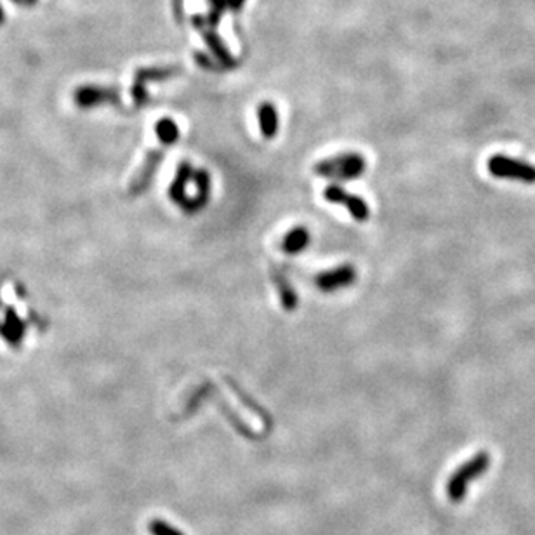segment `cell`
Returning a JSON list of instances; mask_svg holds the SVG:
<instances>
[{"instance_id":"277c9868","label":"cell","mask_w":535,"mask_h":535,"mask_svg":"<svg viewBox=\"0 0 535 535\" xmlns=\"http://www.w3.org/2000/svg\"><path fill=\"white\" fill-rule=\"evenodd\" d=\"M486 169H489L490 176L497 177V179H507V181H520V183L532 184L535 183V166L528 164L525 160L513 159L507 155H497L490 157L486 162Z\"/></svg>"},{"instance_id":"5b68a950","label":"cell","mask_w":535,"mask_h":535,"mask_svg":"<svg viewBox=\"0 0 535 535\" xmlns=\"http://www.w3.org/2000/svg\"><path fill=\"white\" fill-rule=\"evenodd\" d=\"M325 200L331 202V204H341L348 209V212L351 214V218L358 222L369 221L370 218V209L367 205V202L363 198H360L358 195H351L341 188L339 184H328L324 191Z\"/></svg>"},{"instance_id":"7a4b0ae2","label":"cell","mask_w":535,"mask_h":535,"mask_svg":"<svg viewBox=\"0 0 535 535\" xmlns=\"http://www.w3.org/2000/svg\"><path fill=\"white\" fill-rule=\"evenodd\" d=\"M365 169L367 160L360 153H341L318 162L313 170L317 176L348 181L362 176Z\"/></svg>"},{"instance_id":"ba28073f","label":"cell","mask_w":535,"mask_h":535,"mask_svg":"<svg viewBox=\"0 0 535 535\" xmlns=\"http://www.w3.org/2000/svg\"><path fill=\"white\" fill-rule=\"evenodd\" d=\"M193 181L195 184H197V195H195L193 198H188L183 207H181L186 214H197V212H200L202 209L207 205L209 197H211V176H209L207 170H193Z\"/></svg>"},{"instance_id":"8992f818","label":"cell","mask_w":535,"mask_h":535,"mask_svg":"<svg viewBox=\"0 0 535 535\" xmlns=\"http://www.w3.org/2000/svg\"><path fill=\"white\" fill-rule=\"evenodd\" d=\"M166 148H169V146L162 145L160 148H153L152 152H148V155L145 157V160H143V164H141V167L138 169V173L134 174V177L130 179L129 193L132 195V197L143 193V191H145L146 188L150 186V183H152L157 169H159V166L162 164L164 155H166Z\"/></svg>"},{"instance_id":"9a60e30c","label":"cell","mask_w":535,"mask_h":535,"mask_svg":"<svg viewBox=\"0 0 535 535\" xmlns=\"http://www.w3.org/2000/svg\"><path fill=\"white\" fill-rule=\"evenodd\" d=\"M311 235L308 231V228L304 226H296L294 229H290L286 236H283L282 249L283 252L290 254V256H296V254L303 252L308 245H310Z\"/></svg>"},{"instance_id":"e0dca14e","label":"cell","mask_w":535,"mask_h":535,"mask_svg":"<svg viewBox=\"0 0 535 535\" xmlns=\"http://www.w3.org/2000/svg\"><path fill=\"white\" fill-rule=\"evenodd\" d=\"M204 37L205 40H207V44L211 46L212 53L216 54V58H218L219 61H222V63L226 64V67H235V60H233L231 56H229V53L226 51V47L222 46V42L219 40V37L216 35V33L212 32H204Z\"/></svg>"},{"instance_id":"7402d4cb","label":"cell","mask_w":535,"mask_h":535,"mask_svg":"<svg viewBox=\"0 0 535 535\" xmlns=\"http://www.w3.org/2000/svg\"><path fill=\"white\" fill-rule=\"evenodd\" d=\"M4 11H2V8H0V25H2V23H4Z\"/></svg>"},{"instance_id":"2e32d148","label":"cell","mask_w":535,"mask_h":535,"mask_svg":"<svg viewBox=\"0 0 535 535\" xmlns=\"http://www.w3.org/2000/svg\"><path fill=\"white\" fill-rule=\"evenodd\" d=\"M155 132H157V138H159V141L166 146H173L174 143L177 141V138H179V129H177V123L170 119L159 120L155 125Z\"/></svg>"},{"instance_id":"44dd1931","label":"cell","mask_w":535,"mask_h":535,"mask_svg":"<svg viewBox=\"0 0 535 535\" xmlns=\"http://www.w3.org/2000/svg\"><path fill=\"white\" fill-rule=\"evenodd\" d=\"M243 0H228V8H231L233 11H238L242 8Z\"/></svg>"},{"instance_id":"603a6c76","label":"cell","mask_w":535,"mask_h":535,"mask_svg":"<svg viewBox=\"0 0 535 535\" xmlns=\"http://www.w3.org/2000/svg\"><path fill=\"white\" fill-rule=\"evenodd\" d=\"M26 2H35V0H26Z\"/></svg>"},{"instance_id":"30bf717a","label":"cell","mask_w":535,"mask_h":535,"mask_svg":"<svg viewBox=\"0 0 535 535\" xmlns=\"http://www.w3.org/2000/svg\"><path fill=\"white\" fill-rule=\"evenodd\" d=\"M272 280L273 286H275L277 292H279L280 303H282L283 310L292 313V311L297 310V304H299V297H297L296 289L290 286L289 279L283 275V272H280L279 268H272Z\"/></svg>"},{"instance_id":"3957f363","label":"cell","mask_w":535,"mask_h":535,"mask_svg":"<svg viewBox=\"0 0 535 535\" xmlns=\"http://www.w3.org/2000/svg\"><path fill=\"white\" fill-rule=\"evenodd\" d=\"M490 466V455L486 452H480V454L473 455L468 462L461 466L457 471L452 475V478L447 483V493L450 497V500L459 502L466 497L468 492V485L473 480L480 478L483 473L489 469Z\"/></svg>"},{"instance_id":"8fae6325","label":"cell","mask_w":535,"mask_h":535,"mask_svg":"<svg viewBox=\"0 0 535 535\" xmlns=\"http://www.w3.org/2000/svg\"><path fill=\"white\" fill-rule=\"evenodd\" d=\"M75 99L84 108H91L103 103H119V92L108 87H82L75 94Z\"/></svg>"},{"instance_id":"5bb4252c","label":"cell","mask_w":535,"mask_h":535,"mask_svg":"<svg viewBox=\"0 0 535 535\" xmlns=\"http://www.w3.org/2000/svg\"><path fill=\"white\" fill-rule=\"evenodd\" d=\"M257 119H259L261 134L264 139L275 138L277 130H279V113H277L275 106L272 103H263L257 109Z\"/></svg>"},{"instance_id":"ffe728a7","label":"cell","mask_w":535,"mask_h":535,"mask_svg":"<svg viewBox=\"0 0 535 535\" xmlns=\"http://www.w3.org/2000/svg\"><path fill=\"white\" fill-rule=\"evenodd\" d=\"M212 9H218V11H222V9L228 8V0H211Z\"/></svg>"},{"instance_id":"6da1fadb","label":"cell","mask_w":535,"mask_h":535,"mask_svg":"<svg viewBox=\"0 0 535 535\" xmlns=\"http://www.w3.org/2000/svg\"><path fill=\"white\" fill-rule=\"evenodd\" d=\"M204 400H211L212 403H214V405L218 407L219 410H221L222 416H226L228 423L231 424V426L235 428V430L238 431L242 437L249 438V440H261V438H263V437H257V435L254 433V431L250 430V428L247 426L245 423H243L242 417L229 409L228 401L222 400L221 394L218 393V389H216L214 386H211L209 383L202 384V386H198L197 389H195V393H191L190 400H188V403H186V412H183V416H190V414H193L195 410H197V407L200 405Z\"/></svg>"},{"instance_id":"d6986e66","label":"cell","mask_w":535,"mask_h":535,"mask_svg":"<svg viewBox=\"0 0 535 535\" xmlns=\"http://www.w3.org/2000/svg\"><path fill=\"white\" fill-rule=\"evenodd\" d=\"M195 58H197V63L202 64L204 68H209V70H211V68H214V63H212V61H209V58L204 56V54H195Z\"/></svg>"},{"instance_id":"4fadbf2b","label":"cell","mask_w":535,"mask_h":535,"mask_svg":"<svg viewBox=\"0 0 535 535\" xmlns=\"http://www.w3.org/2000/svg\"><path fill=\"white\" fill-rule=\"evenodd\" d=\"M225 383L228 384L229 389H231L233 393H235V396L238 398L240 401H242L243 405H245L247 409L250 410V412L256 414V416L259 417L261 421H263L264 426H266V430H272V428H273V419H272V416H270V414H268L266 410H264L263 407H261L256 400H252V398H250L249 394L245 393V389H243L242 386H238V384H236L235 380L231 379V377H225Z\"/></svg>"},{"instance_id":"52a82bcc","label":"cell","mask_w":535,"mask_h":535,"mask_svg":"<svg viewBox=\"0 0 535 535\" xmlns=\"http://www.w3.org/2000/svg\"><path fill=\"white\" fill-rule=\"evenodd\" d=\"M356 280V270L353 264H341L335 266L328 272L318 273L315 279V286L322 290V292H335L344 287L353 286Z\"/></svg>"},{"instance_id":"9c48e42d","label":"cell","mask_w":535,"mask_h":535,"mask_svg":"<svg viewBox=\"0 0 535 535\" xmlns=\"http://www.w3.org/2000/svg\"><path fill=\"white\" fill-rule=\"evenodd\" d=\"M174 71H177V68H152V70L138 71L132 87V98L136 106H143L148 99L146 80H164V78H169L170 75H174Z\"/></svg>"},{"instance_id":"7c38bea8","label":"cell","mask_w":535,"mask_h":535,"mask_svg":"<svg viewBox=\"0 0 535 535\" xmlns=\"http://www.w3.org/2000/svg\"><path fill=\"white\" fill-rule=\"evenodd\" d=\"M191 177H193V167H191V164L181 162L179 167H177L176 177H174L173 184H170L169 188L170 200H173L176 205H179V207H183L184 202L188 200L186 184Z\"/></svg>"},{"instance_id":"ac0fdd59","label":"cell","mask_w":535,"mask_h":535,"mask_svg":"<svg viewBox=\"0 0 535 535\" xmlns=\"http://www.w3.org/2000/svg\"><path fill=\"white\" fill-rule=\"evenodd\" d=\"M148 530L152 535H184L183 532L177 530L176 527H173V525L166 523V521H162V520L150 521Z\"/></svg>"}]
</instances>
